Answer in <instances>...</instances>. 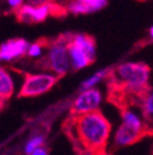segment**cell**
<instances>
[{
  "instance_id": "6da1fadb",
  "label": "cell",
  "mask_w": 153,
  "mask_h": 155,
  "mask_svg": "<svg viewBox=\"0 0 153 155\" xmlns=\"http://www.w3.org/2000/svg\"><path fill=\"white\" fill-rule=\"evenodd\" d=\"M76 137L89 151H98L105 148L111 132V126L99 111L77 114L75 120Z\"/></svg>"
},
{
  "instance_id": "7a4b0ae2",
  "label": "cell",
  "mask_w": 153,
  "mask_h": 155,
  "mask_svg": "<svg viewBox=\"0 0 153 155\" xmlns=\"http://www.w3.org/2000/svg\"><path fill=\"white\" fill-rule=\"evenodd\" d=\"M151 69L140 62H126L117 67L110 78L117 85L135 95H145L148 89Z\"/></svg>"
},
{
  "instance_id": "3957f363",
  "label": "cell",
  "mask_w": 153,
  "mask_h": 155,
  "mask_svg": "<svg viewBox=\"0 0 153 155\" xmlns=\"http://www.w3.org/2000/svg\"><path fill=\"white\" fill-rule=\"evenodd\" d=\"M70 37H61L54 41L48 47L45 55V67L56 76H64L71 68V61L69 54Z\"/></svg>"
},
{
  "instance_id": "277c9868",
  "label": "cell",
  "mask_w": 153,
  "mask_h": 155,
  "mask_svg": "<svg viewBox=\"0 0 153 155\" xmlns=\"http://www.w3.org/2000/svg\"><path fill=\"white\" fill-rule=\"evenodd\" d=\"M58 78L53 73H38L28 74L25 76V80L18 91V95L22 97H36L48 92L58 81Z\"/></svg>"
},
{
  "instance_id": "5b68a950",
  "label": "cell",
  "mask_w": 153,
  "mask_h": 155,
  "mask_svg": "<svg viewBox=\"0 0 153 155\" xmlns=\"http://www.w3.org/2000/svg\"><path fill=\"white\" fill-rule=\"evenodd\" d=\"M102 101H103V96L98 89L91 87V89L81 90V92L76 96V99L72 102L71 106L72 113L77 116V114H85L94 111H99Z\"/></svg>"
},
{
  "instance_id": "8992f818",
  "label": "cell",
  "mask_w": 153,
  "mask_h": 155,
  "mask_svg": "<svg viewBox=\"0 0 153 155\" xmlns=\"http://www.w3.org/2000/svg\"><path fill=\"white\" fill-rule=\"evenodd\" d=\"M30 43L23 38H12L4 42L0 47V59L2 62H12L27 54Z\"/></svg>"
},
{
  "instance_id": "52a82bcc",
  "label": "cell",
  "mask_w": 153,
  "mask_h": 155,
  "mask_svg": "<svg viewBox=\"0 0 153 155\" xmlns=\"http://www.w3.org/2000/svg\"><path fill=\"white\" fill-rule=\"evenodd\" d=\"M50 12H52V5L49 4H42L37 8H33L31 5H25L22 8H18L17 18L18 21L25 24L42 22L45 20Z\"/></svg>"
},
{
  "instance_id": "ba28073f",
  "label": "cell",
  "mask_w": 153,
  "mask_h": 155,
  "mask_svg": "<svg viewBox=\"0 0 153 155\" xmlns=\"http://www.w3.org/2000/svg\"><path fill=\"white\" fill-rule=\"evenodd\" d=\"M69 54H70V61H71V68L73 70L83 69L93 63L91 61V58L88 57V54L86 53V51L82 47H80L77 43H75L71 40V37L69 41Z\"/></svg>"
},
{
  "instance_id": "9c48e42d",
  "label": "cell",
  "mask_w": 153,
  "mask_h": 155,
  "mask_svg": "<svg viewBox=\"0 0 153 155\" xmlns=\"http://www.w3.org/2000/svg\"><path fill=\"white\" fill-rule=\"evenodd\" d=\"M141 135H142L141 133L133 130L124 124H120L115 132V135H114V144L117 147H127L137 142Z\"/></svg>"
},
{
  "instance_id": "30bf717a",
  "label": "cell",
  "mask_w": 153,
  "mask_h": 155,
  "mask_svg": "<svg viewBox=\"0 0 153 155\" xmlns=\"http://www.w3.org/2000/svg\"><path fill=\"white\" fill-rule=\"evenodd\" d=\"M121 124L136 130L141 134L145 133V129H146V124L143 122V120L141 118V116L135 112L133 110H130V108H125L121 113Z\"/></svg>"
},
{
  "instance_id": "8fae6325",
  "label": "cell",
  "mask_w": 153,
  "mask_h": 155,
  "mask_svg": "<svg viewBox=\"0 0 153 155\" xmlns=\"http://www.w3.org/2000/svg\"><path fill=\"white\" fill-rule=\"evenodd\" d=\"M14 91L15 83L11 74L5 68H2V70H0V96H2V102L6 99H10Z\"/></svg>"
},
{
  "instance_id": "7c38bea8",
  "label": "cell",
  "mask_w": 153,
  "mask_h": 155,
  "mask_svg": "<svg viewBox=\"0 0 153 155\" xmlns=\"http://www.w3.org/2000/svg\"><path fill=\"white\" fill-rule=\"evenodd\" d=\"M71 40L86 51V53L88 54V57L91 58L92 62L95 61V55H97V51H95V42H94V40L91 36L85 35V33H76V35H73L71 37Z\"/></svg>"
},
{
  "instance_id": "4fadbf2b",
  "label": "cell",
  "mask_w": 153,
  "mask_h": 155,
  "mask_svg": "<svg viewBox=\"0 0 153 155\" xmlns=\"http://www.w3.org/2000/svg\"><path fill=\"white\" fill-rule=\"evenodd\" d=\"M110 70L109 69H101L98 71L93 73L91 76H88L86 80H83L81 83V90H86V89H91V87H95L99 83H102L104 79H107L109 75Z\"/></svg>"
},
{
  "instance_id": "5bb4252c",
  "label": "cell",
  "mask_w": 153,
  "mask_h": 155,
  "mask_svg": "<svg viewBox=\"0 0 153 155\" xmlns=\"http://www.w3.org/2000/svg\"><path fill=\"white\" fill-rule=\"evenodd\" d=\"M44 143H45L44 135H42V134L33 135V137H31V138L26 142V144H25V147H23V153H25V155L32 154L36 149L43 147Z\"/></svg>"
},
{
  "instance_id": "9a60e30c",
  "label": "cell",
  "mask_w": 153,
  "mask_h": 155,
  "mask_svg": "<svg viewBox=\"0 0 153 155\" xmlns=\"http://www.w3.org/2000/svg\"><path fill=\"white\" fill-rule=\"evenodd\" d=\"M142 113L145 117L153 122V89L147 91L142 99Z\"/></svg>"
},
{
  "instance_id": "2e32d148",
  "label": "cell",
  "mask_w": 153,
  "mask_h": 155,
  "mask_svg": "<svg viewBox=\"0 0 153 155\" xmlns=\"http://www.w3.org/2000/svg\"><path fill=\"white\" fill-rule=\"evenodd\" d=\"M69 11L75 14V15H81V14H91L92 10L91 8L85 3L82 2V0H73V2H71L67 6Z\"/></svg>"
},
{
  "instance_id": "e0dca14e",
  "label": "cell",
  "mask_w": 153,
  "mask_h": 155,
  "mask_svg": "<svg viewBox=\"0 0 153 155\" xmlns=\"http://www.w3.org/2000/svg\"><path fill=\"white\" fill-rule=\"evenodd\" d=\"M43 53V46L39 43V42H36V43H32L30 45V48H28V52H27V55L31 57V58H39Z\"/></svg>"
},
{
  "instance_id": "ac0fdd59",
  "label": "cell",
  "mask_w": 153,
  "mask_h": 155,
  "mask_svg": "<svg viewBox=\"0 0 153 155\" xmlns=\"http://www.w3.org/2000/svg\"><path fill=\"white\" fill-rule=\"evenodd\" d=\"M8 3L12 9H18L22 4V0H8Z\"/></svg>"
},
{
  "instance_id": "d6986e66",
  "label": "cell",
  "mask_w": 153,
  "mask_h": 155,
  "mask_svg": "<svg viewBox=\"0 0 153 155\" xmlns=\"http://www.w3.org/2000/svg\"><path fill=\"white\" fill-rule=\"evenodd\" d=\"M30 155H48V150L44 148V147H41V148H38V149H36L32 154H30Z\"/></svg>"
},
{
  "instance_id": "ffe728a7",
  "label": "cell",
  "mask_w": 153,
  "mask_h": 155,
  "mask_svg": "<svg viewBox=\"0 0 153 155\" xmlns=\"http://www.w3.org/2000/svg\"><path fill=\"white\" fill-rule=\"evenodd\" d=\"M149 37H151L152 40H153V26L149 28Z\"/></svg>"
},
{
  "instance_id": "44dd1931",
  "label": "cell",
  "mask_w": 153,
  "mask_h": 155,
  "mask_svg": "<svg viewBox=\"0 0 153 155\" xmlns=\"http://www.w3.org/2000/svg\"><path fill=\"white\" fill-rule=\"evenodd\" d=\"M143 2H145V0H143Z\"/></svg>"
}]
</instances>
